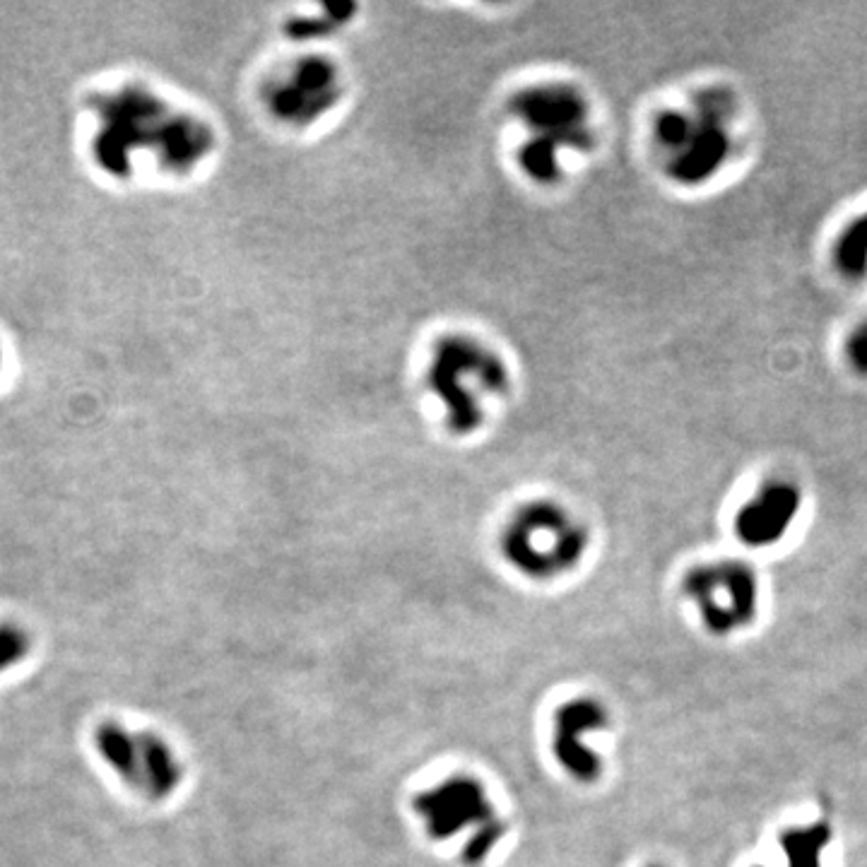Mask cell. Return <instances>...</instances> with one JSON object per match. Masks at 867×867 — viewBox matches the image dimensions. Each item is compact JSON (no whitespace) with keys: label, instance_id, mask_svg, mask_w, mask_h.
Segmentation results:
<instances>
[{"label":"cell","instance_id":"12","mask_svg":"<svg viewBox=\"0 0 867 867\" xmlns=\"http://www.w3.org/2000/svg\"><path fill=\"white\" fill-rule=\"evenodd\" d=\"M94 745L99 757L128 786L143 788V766H140L138 735L123 728L121 723L106 721L94 730Z\"/></svg>","mask_w":867,"mask_h":867},{"label":"cell","instance_id":"17","mask_svg":"<svg viewBox=\"0 0 867 867\" xmlns=\"http://www.w3.org/2000/svg\"><path fill=\"white\" fill-rule=\"evenodd\" d=\"M846 355L851 359V367L858 371V374L867 376V321L863 326H858V330L848 338Z\"/></svg>","mask_w":867,"mask_h":867},{"label":"cell","instance_id":"11","mask_svg":"<svg viewBox=\"0 0 867 867\" xmlns=\"http://www.w3.org/2000/svg\"><path fill=\"white\" fill-rule=\"evenodd\" d=\"M138 747L140 766H143V790L152 800L171 798L184 781V769L174 749L152 730L138 733Z\"/></svg>","mask_w":867,"mask_h":867},{"label":"cell","instance_id":"6","mask_svg":"<svg viewBox=\"0 0 867 867\" xmlns=\"http://www.w3.org/2000/svg\"><path fill=\"white\" fill-rule=\"evenodd\" d=\"M345 94L340 68L326 56L294 58L265 82L263 102L275 121L289 128H309L338 109Z\"/></svg>","mask_w":867,"mask_h":867},{"label":"cell","instance_id":"13","mask_svg":"<svg viewBox=\"0 0 867 867\" xmlns=\"http://www.w3.org/2000/svg\"><path fill=\"white\" fill-rule=\"evenodd\" d=\"M831 839L829 824H812V827H795L783 834V867H822V853Z\"/></svg>","mask_w":867,"mask_h":867},{"label":"cell","instance_id":"8","mask_svg":"<svg viewBox=\"0 0 867 867\" xmlns=\"http://www.w3.org/2000/svg\"><path fill=\"white\" fill-rule=\"evenodd\" d=\"M412 810L424 822V831L432 841H451L494 817L485 786L468 774L448 776L420 790L412 800Z\"/></svg>","mask_w":867,"mask_h":867},{"label":"cell","instance_id":"9","mask_svg":"<svg viewBox=\"0 0 867 867\" xmlns=\"http://www.w3.org/2000/svg\"><path fill=\"white\" fill-rule=\"evenodd\" d=\"M607 709L598 699L578 697L559 706L552 716V754L578 783H593L603 774V759L583 742V735L603 730Z\"/></svg>","mask_w":867,"mask_h":867},{"label":"cell","instance_id":"14","mask_svg":"<svg viewBox=\"0 0 867 867\" xmlns=\"http://www.w3.org/2000/svg\"><path fill=\"white\" fill-rule=\"evenodd\" d=\"M836 265L846 277L858 280L867 273V215L855 220L836 244Z\"/></svg>","mask_w":867,"mask_h":867},{"label":"cell","instance_id":"15","mask_svg":"<svg viewBox=\"0 0 867 867\" xmlns=\"http://www.w3.org/2000/svg\"><path fill=\"white\" fill-rule=\"evenodd\" d=\"M506 831H509V822H506V819H501L497 815L487 819L485 824H480V827L473 829V834L468 836L463 851H460V863L468 867H477L485 863L494 848L499 846V841L506 836Z\"/></svg>","mask_w":867,"mask_h":867},{"label":"cell","instance_id":"7","mask_svg":"<svg viewBox=\"0 0 867 867\" xmlns=\"http://www.w3.org/2000/svg\"><path fill=\"white\" fill-rule=\"evenodd\" d=\"M684 591L692 603H697L701 622L713 634H730L757 617L759 583L747 564L718 562L699 566L689 571Z\"/></svg>","mask_w":867,"mask_h":867},{"label":"cell","instance_id":"2","mask_svg":"<svg viewBox=\"0 0 867 867\" xmlns=\"http://www.w3.org/2000/svg\"><path fill=\"white\" fill-rule=\"evenodd\" d=\"M427 388L444 424L458 436L480 432L511 388L506 362L475 335L453 333L434 345Z\"/></svg>","mask_w":867,"mask_h":867},{"label":"cell","instance_id":"1","mask_svg":"<svg viewBox=\"0 0 867 867\" xmlns=\"http://www.w3.org/2000/svg\"><path fill=\"white\" fill-rule=\"evenodd\" d=\"M215 145V128L208 121L135 87L106 104L97 152L116 174H126L133 152L143 150H150L164 171L191 174L208 162Z\"/></svg>","mask_w":867,"mask_h":867},{"label":"cell","instance_id":"16","mask_svg":"<svg viewBox=\"0 0 867 867\" xmlns=\"http://www.w3.org/2000/svg\"><path fill=\"white\" fill-rule=\"evenodd\" d=\"M29 651V634L17 624H0V672L20 663Z\"/></svg>","mask_w":867,"mask_h":867},{"label":"cell","instance_id":"4","mask_svg":"<svg viewBox=\"0 0 867 867\" xmlns=\"http://www.w3.org/2000/svg\"><path fill=\"white\" fill-rule=\"evenodd\" d=\"M506 564L533 581H550L581 564L588 530L554 501H533L509 518L499 538Z\"/></svg>","mask_w":867,"mask_h":867},{"label":"cell","instance_id":"3","mask_svg":"<svg viewBox=\"0 0 867 867\" xmlns=\"http://www.w3.org/2000/svg\"><path fill=\"white\" fill-rule=\"evenodd\" d=\"M511 116L526 133L518 164L540 186L557 184L566 152H588L595 143L588 102L571 85L545 82L516 92Z\"/></svg>","mask_w":867,"mask_h":867},{"label":"cell","instance_id":"5","mask_svg":"<svg viewBox=\"0 0 867 867\" xmlns=\"http://www.w3.org/2000/svg\"><path fill=\"white\" fill-rule=\"evenodd\" d=\"M728 123L730 102L718 92L701 94L694 111H665L658 116L653 135L677 184L699 186L716 176L733 150Z\"/></svg>","mask_w":867,"mask_h":867},{"label":"cell","instance_id":"10","mask_svg":"<svg viewBox=\"0 0 867 867\" xmlns=\"http://www.w3.org/2000/svg\"><path fill=\"white\" fill-rule=\"evenodd\" d=\"M800 501L798 487L788 482H771L737 513L735 533L749 547L776 545L793 526Z\"/></svg>","mask_w":867,"mask_h":867}]
</instances>
